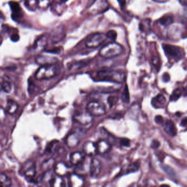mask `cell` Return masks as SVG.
Returning <instances> with one entry per match:
<instances>
[{
	"instance_id": "10",
	"label": "cell",
	"mask_w": 187,
	"mask_h": 187,
	"mask_svg": "<svg viewBox=\"0 0 187 187\" xmlns=\"http://www.w3.org/2000/svg\"><path fill=\"white\" fill-rule=\"evenodd\" d=\"M101 161L96 158H92L89 165V174L91 177L93 178L98 177L101 172Z\"/></svg>"
},
{
	"instance_id": "3",
	"label": "cell",
	"mask_w": 187,
	"mask_h": 187,
	"mask_svg": "<svg viewBox=\"0 0 187 187\" xmlns=\"http://www.w3.org/2000/svg\"><path fill=\"white\" fill-rule=\"evenodd\" d=\"M123 47L118 43L110 42L103 46L99 51V55L105 58H110L120 55Z\"/></svg>"
},
{
	"instance_id": "43",
	"label": "cell",
	"mask_w": 187,
	"mask_h": 187,
	"mask_svg": "<svg viewBox=\"0 0 187 187\" xmlns=\"http://www.w3.org/2000/svg\"><path fill=\"white\" fill-rule=\"evenodd\" d=\"M181 125L182 126L186 127L187 126V118H184L182 120Z\"/></svg>"
},
{
	"instance_id": "7",
	"label": "cell",
	"mask_w": 187,
	"mask_h": 187,
	"mask_svg": "<svg viewBox=\"0 0 187 187\" xmlns=\"http://www.w3.org/2000/svg\"><path fill=\"white\" fill-rule=\"evenodd\" d=\"M166 54L170 58L180 59L182 56V50L177 46L164 44L162 45Z\"/></svg>"
},
{
	"instance_id": "21",
	"label": "cell",
	"mask_w": 187,
	"mask_h": 187,
	"mask_svg": "<svg viewBox=\"0 0 187 187\" xmlns=\"http://www.w3.org/2000/svg\"><path fill=\"white\" fill-rule=\"evenodd\" d=\"M165 131L168 135L171 136H175L177 134V129L174 123L171 121H168L165 125Z\"/></svg>"
},
{
	"instance_id": "28",
	"label": "cell",
	"mask_w": 187,
	"mask_h": 187,
	"mask_svg": "<svg viewBox=\"0 0 187 187\" xmlns=\"http://www.w3.org/2000/svg\"><path fill=\"white\" fill-rule=\"evenodd\" d=\"M161 168L162 170L164 171L166 174H167L168 176H169L172 178H176V174L175 173L174 170L170 168V166H168L167 165H162L161 166Z\"/></svg>"
},
{
	"instance_id": "40",
	"label": "cell",
	"mask_w": 187,
	"mask_h": 187,
	"mask_svg": "<svg viewBox=\"0 0 187 187\" xmlns=\"http://www.w3.org/2000/svg\"><path fill=\"white\" fill-rule=\"evenodd\" d=\"M155 121L157 124H161L163 122V118L161 116L158 115L155 118Z\"/></svg>"
},
{
	"instance_id": "8",
	"label": "cell",
	"mask_w": 187,
	"mask_h": 187,
	"mask_svg": "<svg viewBox=\"0 0 187 187\" xmlns=\"http://www.w3.org/2000/svg\"><path fill=\"white\" fill-rule=\"evenodd\" d=\"M81 140V135L78 132H72L67 136L66 139V144L69 148H75Z\"/></svg>"
},
{
	"instance_id": "22",
	"label": "cell",
	"mask_w": 187,
	"mask_h": 187,
	"mask_svg": "<svg viewBox=\"0 0 187 187\" xmlns=\"http://www.w3.org/2000/svg\"><path fill=\"white\" fill-rule=\"evenodd\" d=\"M24 5L30 11H35L39 8V0H25Z\"/></svg>"
},
{
	"instance_id": "16",
	"label": "cell",
	"mask_w": 187,
	"mask_h": 187,
	"mask_svg": "<svg viewBox=\"0 0 187 187\" xmlns=\"http://www.w3.org/2000/svg\"><path fill=\"white\" fill-rule=\"evenodd\" d=\"M36 63L41 66L56 64L58 62V59L56 57L49 56H40L36 58Z\"/></svg>"
},
{
	"instance_id": "37",
	"label": "cell",
	"mask_w": 187,
	"mask_h": 187,
	"mask_svg": "<svg viewBox=\"0 0 187 187\" xmlns=\"http://www.w3.org/2000/svg\"><path fill=\"white\" fill-rule=\"evenodd\" d=\"M152 62H153V65L156 68L159 67V66H160V60H159V58L158 57H154L153 58V60H152Z\"/></svg>"
},
{
	"instance_id": "17",
	"label": "cell",
	"mask_w": 187,
	"mask_h": 187,
	"mask_svg": "<svg viewBox=\"0 0 187 187\" xmlns=\"http://www.w3.org/2000/svg\"><path fill=\"white\" fill-rule=\"evenodd\" d=\"M90 162H88L86 160V158L82 162L81 164L75 166V173L80 176H82V174H85L87 172H89V165Z\"/></svg>"
},
{
	"instance_id": "1",
	"label": "cell",
	"mask_w": 187,
	"mask_h": 187,
	"mask_svg": "<svg viewBox=\"0 0 187 187\" xmlns=\"http://www.w3.org/2000/svg\"><path fill=\"white\" fill-rule=\"evenodd\" d=\"M60 72V68L57 63L41 66L37 70L35 77L38 80H48L58 75Z\"/></svg>"
},
{
	"instance_id": "47",
	"label": "cell",
	"mask_w": 187,
	"mask_h": 187,
	"mask_svg": "<svg viewBox=\"0 0 187 187\" xmlns=\"http://www.w3.org/2000/svg\"></svg>"
},
{
	"instance_id": "30",
	"label": "cell",
	"mask_w": 187,
	"mask_h": 187,
	"mask_svg": "<svg viewBox=\"0 0 187 187\" xmlns=\"http://www.w3.org/2000/svg\"><path fill=\"white\" fill-rule=\"evenodd\" d=\"M122 102L125 103H128L130 101V95H129V92H128V87L127 86H126L124 91L122 93V95L121 97Z\"/></svg>"
},
{
	"instance_id": "26",
	"label": "cell",
	"mask_w": 187,
	"mask_h": 187,
	"mask_svg": "<svg viewBox=\"0 0 187 187\" xmlns=\"http://www.w3.org/2000/svg\"><path fill=\"white\" fill-rule=\"evenodd\" d=\"M173 16L171 15H165L164 16L161 17V18L159 19V23L165 26H168L170 25L171 23L173 22Z\"/></svg>"
},
{
	"instance_id": "23",
	"label": "cell",
	"mask_w": 187,
	"mask_h": 187,
	"mask_svg": "<svg viewBox=\"0 0 187 187\" xmlns=\"http://www.w3.org/2000/svg\"><path fill=\"white\" fill-rule=\"evenodd\" d=\"M64 180L62 177L59 176L56 174L55 176H53L49 184L52 187H62L64 186Z\"/></svg>"
},
{
	"instance_id": "45",
	"label": "cell",
	"mask_w": 187,
	"mask_h": 187,
	"mask_svg": "<svg viewBox=\"0 0 187 187\" xmlns=\"http://www.w3.org/2000/svg\"><path fill=\"white\" fill-rule=\"evenodd\" d=\"M182 4H185L186 6H187V0H180Z\"/></svg>"
},
{
	"instance_id": "12",
	"label": "cell",
	"mask_w": 187,
	"mask_h": 187,
	"mask_svg": "<svg viewBox=\"0 0 187 187\" xmlns=\"http://www.w3.org/2000/svg\"><path fill=\"white\" fill-rule=\"evenodd\" d=\"M98 154H105L108 153L112 148V145L108 141L105 139H101L96 143Z\"/></svg>"
},
{
	"instance_id": "6",
	"label": "cell",
	"mask_w": 187,
	"mask_h": 187,
	"mask_svg": "<svg viewBox=\"0 0 187 187\" xmlns=\"http://www.w3.org/2000/svg\"><path fill=\"white\" fill-rule=\"evenodd\" d=\"M22 174L26 179L32 180L36 174V165L33 161L26 162L22 168Z\"/></svg>"
},
{
	"instance_id": "15",
	"label": "cell",
	"mask_w": 187,
	"mask_h": 187,
	"mask_svg": "<svg viewBox=\"0 0 187 187\" xmlns=\"http://www.w3.org/2000/svg\"><path fill=\"white\" fill-rule=\"evenodd\" d=\"M85 155L84 153L79 151L74 152L70 155V161L72 165L77 166L85 159Z\"/></svg>"
},
{
	"instance_id": "27",
	"label": "cell",
	"mask_w": 187,
	"mask_h": 187,
	"mask_svg": "<svg viewBox=\"0 0 187 187\" xmlns=\"http://www.w3.org/2000/svg\"><path fill=\"white\" fill-rule=\"evenodd\" d=\"M0 182L1 185L3 187H10L12 184L11 180L4 174H1L0 175Z\"/></svg>"
},
{
	"instance_id": "13",
	"label": "cell",
	"mask_w": 187,
	"mask_h": 187,
	"mask_svg": "<svg viewBox=\"0 0 187 187\" xmlns=\"http://www.w3.org/2000/svg\"><path fill=\"white\" fill-rule=\"evenodd\" d=\"M70 171V168L66 165L63 162H59L54 166V172L56 174L60 176L64 177L68 174Z\"/></svg>"
},
{
	"instance_id": "9",
	"label": "cell",
	"mask_w": 187,
	"mask_h": 187,
	"mask_svg": "<svg viewBox=\"0 0 187 187\" xmlns=\"http://www.w3.org/2000/svg\"><path fill=\"white\" fill-rule=\"evenodd\" d=\"M92 117L93 116L86 111V112H81L76 114L74 116V119L80 125L86 126L91 123L93 120Z\"/></svg>"
},
{
	"instance_id": "11",
	"label": "cell",
	"mask_w": 187,
	"mask_h": 187,
	"mask_svg": "<svg viewBox=\"0 0 187 187\" xmlns=\"http://www.w3.org/2000/svg\"><path fill=\"white\" fill-rule=\"evenodd\" d=\"M83 152L89 157L94 156L98 154L96 143L91 141H87L83 145Z\"/></svg>"
},
{
	"instance_id": "5",
	"label": "cell",
	"mask_w": 187,
	"mask_h": 187,
	"mask_svg": "<svg viewBox=\"0 0 187 187\" xmlns=\"http://www.w3.org/2000/svg\"><path fill=\"white\" fill-rule=\"evenodd\" d=\"M86 111L93 116L99 117L105 114L106 109L103 103L98 101H91L87 104Z\"/></svg>"
},
{
	"instance_id": "29",
	"label": "cell",
	"mask_w": 187,
	"mask_h": 187,
	"mask_svg": "<svg viewBox=\"0 0 187 187\" xmlns=\"http://www.w3.org/2000/svg\"><path fill=\"white\" fill-rule=\"evenodd\" d=\"M181 94H182V91L180 89H175L171 95V97H170V101H177L181 97Z\"/></svg>"
},
{
	"instance_id": "34",
	"label": "cell",
	"mask_w": 187,
	"mask_h": 187,
	"mask_svg": "<svg viewBox=\"0 0 187 187\" xmlns=\"http://www.w3.org/2000/svg\"><path fill=\"white\" fill-rule=\"evenodd\" d=\"M57 144L56 143H51L48 145V146H47L46 147V153L47 154H52L53 151V149L56 147V145Z\"/></svg>"
},
{
	"instance_id": "4",
	"label": "cell",
	"mask_w": 187,
	"mask_h": 187,
	"mask_svg": "<svg viewBox=\"0 0 187 187\" xmlns=\"http://www.w3.org/2000/svg\"><path fill=\"white\" fill-rule=\"evenodd\" d=\"M107 38L106 34L103 33L92 34L86 39L85 45L89 48H95L101 46Z\"/></svg>"
},
{
	"instance_id": "36",
	"label": "cell",
	"mask_w": 187,
	"mask_h": 187,
	"mask_svg": "<svg viewBox=\"0 0 187 187\" xmlns=\"http://www.w3.org/2000/svg\"><path fill=\"white\" fill-rule=\"evenodd\" d=\"M130 140L127 138H122L120 140V145L124 147H128L130 145Z\"/></svg>"
},
{
	"instance_id": "44",
	"label": "cell",
	"mask_w": 187,
	"mask_h": 187,
	"mask_svg": "<svg viewBox=\"0 0 187 187\" xmlns=\"http://www.w3.org/2000/svg\"><path fill=\"white\" fill-rule=\"evenodd\" d=\"M118 1L120 6L122 7L125 6V4H126V0H118Z\"/></svg>"
},
{
	"instance_id": "2",
	"label": "cell",
	"mask_w": 187,
	"mask_h": 187,
	"mask_svg": "<svg viewBox=\"0 0 187 187\" xmlns=\"http://www.w3.org/2000/svg\"><path fill=\"white\" fill-rule=\"evenodd\" d=\"M95 77L97 81L121 83L124 80L125 75L121 72L114 70H103L97 72Z\"/></svg>"
},
{
	"instance_id": "31",
	"label": "cell",
	"mask_w": 187,
	"mask_h": 187,
	"mask_svg": "<svg viewBox=\"0 0 187 187\" xmlns=\"http://www.w3.org/2000/svg\"><path fill=\"white\" fill-rule=\"evenodd\" d=\"M51 4V0H39V8L46 10Z\"/></svg>"
},
{
	"instance_id": "46",
	"label": "cell",
	"mask_w": 187,
	"mask_h": 187,
	"mask_svg": "<svg viewBox=\"0 0 187 187\" xmlns=\"http://www.w3.org/2000/svg\"><path fill=\"white\" fill-rule=\"evenodd\" d=\"M59 1L60 2V3H66V2H67L68 0H59Z\"/></svg>"
},
{
	"instance_id": "41",
	"label": "cell",
	"mask_w": 187,
	"mask_h": 187,
	"mask_svg": "<svg viewBox=\"0 0 187 187\" xmlns=\"http://www.w3.org/2000/svg\"><path fill=\"white\" fill-rule=\"evenodd\" d=\"M159 145L160 143L156 140L153 141L151 143V147L153 148H157L158 147H159Z\"/></svg>"
},
{
	"instance_id": "42",
	"label": "cell",
	"mask_w": 187,
	"mask_h": 187,
	"mask_svg": "<svg viewBox=\"0 0 187 187\" xmlns=\"http://www.w3.org/2000/svg\"><path fill=\"white\" fill-rule=\"evenodd\" d=\"M162 79L163 81L165 82H168L170 80V75L168 74V73H165L162 76Z\"/></svg>"
},
{
	"instance_id": "35",
	"label": "cell",
	"mask_w": 187,
	"mask_h": 187,
	"mask_svg": "<svg viewBox=\"0 0 187 187\" xmlns=\"http://www.w3.org/2000/svg\"><path fill=\"white\" fill-rule=\"evenodd\" d=\"M118 101V97L115 96H110L108 99V102L109 104L112 107L115 104V103Z\"/></svg>"
},
{
	"instance_id": "38",
	"label": "cell",
	"mask_w": 187,
	"mask_h": 187,
	"mask_svg": "<svg viewBox=\"0 0 187 187\" xmlns=\"http://www.w3.org/2000/svg\"><path fill=\"white\" fill-rule=\"evenodd\" d=\"M10 39L14 42H16L19 39V36L17 33H14L10 37Z\"/></svg>"
},
{
	"instance_id": "20",
	"label": "cell",
	"mask_w": 187,
	"mask_h": 187,
	"mask_svg": "<svg viewBox=\"0 0 187 187\" xmlns=\"http://www.w3.org/2000/svg\"><path fill=\"white\" fill-rule=\"evenodd\" d=\"M18 109V105L15 101L11 99H8L7 102L6 110L10 115H13L16 112Z\"/></svg>"
},
{
	"instance_id": "33",
	"label": "cell",
	"mask_w": 187,
	"mask_h": 187,
	"mask_svg": "<svg viewBox=\"0 0 187 187\" xmlns=\"http://www.w3.org/2000/svg\"><path fill=\"white\" fill-rule=\"evenodd\" d=\"M107 38H108L112 41H115L117 38V33L115 31V30H109L108 31V33L106 34Z\"/></svg>"
},
{
	"instance_id": "39",
	"label": "cell",
	"mask_w": 187,
	"mask_h": 187,
	"mask_svg": "<svg viewBox=\"0 0 187 187\" xmlns=\"http://www.w3.org/2000/svg\"><path fill=\"white\" fill-rule=\"evenodd\" d=\"M46 52L57 54V53H59L60 52V49H59V47H56V48H53L52 49H50V50H48Z\"/></svg>"
},
{
	"instance_id": "19",
	"label": "cell",
	"mask_w": 187,
	"mask_h": 187,
	"mask_svg": "<svg viewBox=\"0 0 187 187\" xmlns=\"http://www.w3.org/2000/svg\"><path fill=\"white\" fill-rule=\"evenodd\" d=\"M166 100L162 95H158L151 101L152 105L155 108H164L166 104Z\"/></svg>"
},
{
	"instance_id": "32",
	"label": "cell",
	"mask_w": 187,
	"mask_h": 187,
	"mask_svg": "<svg viewBox=\"0 0 187 187\" xmlns=\"http://www.w3.org/2000/svg\"><path fill=\"white\" fill-rule=\"evenodd\" d=\"M139 165L138 162H135L132 164L130 165L127 169V174L131 173V172H133L137 171L138 168H139Z\"/></svg>"
},
{
	"instance_id": "25",
	"label": "cell",
	"mask_w": 187,
	"mask_h": 187,
	"mask_svg": "<svg viewBox=\"0 0 187 187\" xmlns=\"http://www.w3.org/2000/svg\"><path fill=\"white\" fill-rule=\"evenodd\" d=\"M55 160L53 159H50L49 160L43 162L41 165L42 170H44L45 172L52 170V168H54Z\"/></svg>"
},
{
	"instance_id": "14",
	"label": "cell",
	"mask_w": 187,
	"mask_h": 187,
	"mask_svg": "<svg viewBox=\"0 0 187 187\" xmlns=\"http://www.w3.org/2000/svg\"><path fill=\"white\" fill-rule=\"evenodd\" d=\"M83 184L82 176L76 173L69 175L68 178V186L70 187H81Z\"/></svg>"
},
{
	"instance_id": "24",
	"label": "cell",
	"mask_w": 187,
	"mask_h": 187,
	"mask_svg": "<svg viewBox=\"0 0 187 187\" xmlns=\"http://www.w3.org/2000/svg\"><path fill=\"white\" fill-rule=\"evenodd\" d=\"M1 89L3 92L10 93L12 90V85L8 78H2V81L1 83Z\"/></svg>"
},
{
	"instance_id": "18",
	"label": "cell",
	"mask_w": 187,
	"mask_h": 187,
	"mask_svg": "<svg viewBox=\"0 0 187 187\" xmlns=\"http://www.w3.org/2000/svg\"><path fill=\"white\" fill-rule=\"evenodd\" d=\"M10 7L12 11V18L15 20L16 19H19L22 17V10L21 9L19 4L16 2L11 1L10 3Z\"/></svg>"
}]
</instances>
